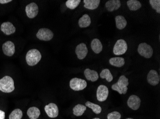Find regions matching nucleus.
I'll return each instance as SVG.
<instances>
[{"instance_id":"nucleus-1","label":"nucleus","mask_w":160,"mask_h":119,"mask_svg":"<svg viewBox=\"0 0 160 119\" xmlns=\"http://www.w3.org/2000/svg\"><path fill=\"white\" fill-rule=\"evenodd\" d=\"M129 85L128 79L125 76H120L117 83L112 85L111 88L118 92L120 94H125L127 93L128 86Z\"/></svg>"},{"instance_id":"nucleus-2","label":"nucleus","mask_w":160,"mask_h":119,"mask_svg":"<svg viewBox=\"0 0 160 119\" xmlns=\"http://www.w3.org/2000/svg\"><path fill=\"white\" fill-rule=\"evenodd\" d=\"M42 55L37 49H33L29 50L26 55V62L28 65L33 66L37 64L41 60Z\"/></svg>"},{"instance_id":"nucleus-3","label":"nucleus","mask_w":160,"mask_h":119,"mask_svg":"<svg viewBox=\"0 0 160 119\" xmlns=\"http://www.w3.org/2000/svg\"><path fill=\"white\" fill-rule=\"evenodd\" d=\"M14 81L12 78L5 76L0 79V91L4 93H10L14 91Z\"/></svg>"},{"instance_id":"nucleus-4","label":"nucleus","mask_w":160,"mask_h":119,"mask_svg":"<svg viewBox=\"0 0 160 119\" xmlns=\"http://www.w3.org/2000/svg\"><path fill=\"white\" fill-rule=\"evenodd\" d=\"M87 82L84 80L78 78H74L70 81V88L75 91L83 90L87 87Z\"/></svg>"},{"instance_id":"nucleus-5","label":"nucleus","mask_w":160,"mask_h":119,"mask_svg":"<svg viewBox=\"0 0 160 119\" xmlns=\"http://www.w3.org/2000/svg\"><path fill=\"white\" fill-rule=\"evenodd\" d=\"M138 51L141 56L147 59L151 58L153 55V49L150 45L146 43L140 44L138 48Z\"/></svg>"},{"instance_id":"nucleus-6","label":"nucleus","mask_w":160,"mask_h":119,"mask_svg":"<svg viewBox=\"0 0 160 119\" xmlns=\"http://www.w3.org/2000/svg\"><path fill=\"white\" fill-rule=\"evenodd\" d=\"M128 50L127 42L123 39L118 40L113 48V53L116 55H121L125 53Z\"/></svg>"},{"instance_id":"nucleus-7","label":"nucleus","mask_w":160,"mask_h":119,"mask_svg":"<svg viewBox=\"0 0 160 119\" xmlns=\"http://www.w3.org/2000/svg\"><path fill=\"white\" fill-rule=\"evenodd\" d=\"M54 34L48 28H41L36 34L39 40L44 41H49L53 37Z\"/></svg>"},{"instance_id":"nucleus-8","label":"nucleus","mask_w":160,"mask_h":119,"mask_svg":"<svg viewBox=\"0 0 160 119\" xmlns=\"http://www.w3.org/2000/svg\"><path fill=\"white\" fill-rule=\"evenodd\" d=\"M108 89L106 85H100L98 87L97 91V97L99 102H105L108 99Z\"/></svg>"},{"instance_id":"nucleus-9","label":"nucleus","mask_w":160,"mask_h":119,"mask_svg":"<svg viewBox=\"0 0 160 119\" xmlns=\"http://www.w3.org/2000/svg\"><path fill=\"white\" fill-rule=\"evenodd\" d=\"M45 111L48 117L55 118L59 115V108L54 103H50L45 106Z\"/></svg>"},{"instance_id":"nucleus-10","label":"nucleus","mask_w":160,"mask_h":119,"mask_svg":"<svg viewBox=\"0 0 160 119\" xmlns=\"http://www.w3.org/2000/svg\"><path fill=\"white\" fill-rule=\"evenodd\" d=\"M141 103V100L140 97L136 95L130 96L127 101L128 106L134 111H136L140 108Z\"/></svg>"},{"instance_id":"nucleus-11","label":"nucleus","mask_w":160,"mask_h":119,"mask_svg":"<svg viewBox=\"0 0 160 119\" xmlns=\"http://www.w3.org/2000/svg\"><path fill=\"white\" fill-rule=\"evenodd\" d=\"M26 12L29 18H34L38 13V7L35 2H31L26 6Z\"/></svg>"},{"instance_id":"nucleus-12","label":"nucleus","mask_w":160,"mask_h":119,"mask_svg":"<svg viewBox=\"0 0 160 119\" xmlns=\"http://www.w3.org/2000/svg\"><path fill=\"white\" fill-rule=\"evenodd\" d=\"M147 81L152 86H156L159 84L160 77L158 72L154 70L150 71L147 75Z\"/></svg>"},{"instance_id":"nucleus-13","label":"nucleus","mask_w":160,"mask_h":119,"mask_svg":"<svg viewBox=\"0 0 160 119\" xmlns=\"http://www.w3.org/2000/svg\"><path fill=\"white\" fill-rule=\"evenodd\" d=\"M2 51L6 56H12L16 52V48L14 43L11 41H7L2 44Z\"/></svg>"},{"instance_id":"nucleus-14","label":"nucleus","mask_w":160,"mask_h":119,"mask_svg":"<svg viewBox=\"0 0 160 119\" xmlns=\"http://www.w3.org/2000/svg\"><path fill=\"white\" fill-rule=\"evenodd\" d=\"M88 49L85 44L83 43L79 44L77 45L75 49V53L78 59L82 60L84 59L88 53Z\"/></svg>"},{"instance_id":"nucleus-15","label":"nucleus","mask_w":160,"mask_h":119,"mask_svg":"<svg viewBox=\"0 0 160 119\" xmlns=\"http://www.w3.org/2000/svg\"><path fill=\"white\" fill-rule=\"evenodd\" d=\"M1 30L7 35H10L14 34L16 31V28L10 22L7 21L2 24Z\"/></svg>"},{"instance_id":"nucleus-16","label":"nucleus","mask_w":160,"mask_h":119,"mask_svg":"<svg viewBox=\"0 0 160 119\" xmlns=\"http://www.w3.org/2000/svg\"><path fill=\"white\" fill-rule=\"evenodd\" d=\"M84 74L86 79L92 82L96 81L98 79V73L96 71L92 70L88 68L84 70Z\"/></svg>"},{"instance_id":"nucleus-17","label":"nucleus","mask_w":160,"mask_h":119,"mask_svg":"<svg viewBox=\"0 0 160 119\" xmlns=\"http://www.w3.org/2000/svg\"><path fill=\"white\" fill-rule=\"evenodd\" d=\"M121 6V2L119 0H110L107 2L106 7L108 11H114L118 10Z\"/></svg>"},{"instance_id":"nucleus-18","label":"nucleus","mask_w":160,"mask_h":119,"mask_svg":"<svg viewBox=\"0 0 160 119\" xmlns=\"http://www.w3.org/2000/svg\"><path fill=\"white\" fill-rule=\"evenodd\" d=\"M84 7L87 9L93 10L98 8L99 5L100 0H84Z\"/></svg>"},{"instance_id":"nucleus-19","label":"nucleus","mask_w":160,"mask_h":119,"mask_svg":"<svg viewBox=\"0 0 160 119\" xmlns=\"http://www.w3.org/2000/svg\"><path fill=\"white\" fill-rule=\"evenodd\" d=\"M91 48L94 53L98 54L103 49V45L99 39H94L91 42Z\"/></svg>"},{"instance_id":"nucleus-20","label":"nucleus","mask_w":160,"mask_h":119,"mask_svg":"<svg viewBox=\"0 0 160 119\" xmlns=\"http://www.w3.org/2000/svg\"><path fill=\"white\" fill-rule=\"evenodd\" d=\"M27 114L30 119H37L40 116V111L37 107H30L27 111Z\"/></svg>"},{"instance_id":"nucleus-21","label":"nucleus","mask_w":160,"mask_h":119,"mask_svg":"<svg viewBox=\"0 0 160 119\" xmlns=\"http://www.w3.org/2000/svg\"><path fill=\"white\" fill-rule=\"evenodd\" d=\"M91 23V20L89 16L85 14L79 20V25L80 27L86 28L89 26Z\"/></svg>"},{"instance_id":"nucleus-22","label":"nucleus","mask_w":160,"mask_h":119,"mask_svg":"<svg viewBox=\"0 0 160 119\" xmlns=\"http://www.w3.org/2000/svg\"><path fill=\"white\" fill-rule=\"evenodd\" d=\"M109 62L111 65L117 67H121L125 63L124 59L122 57L111 58L109 61Z\"/></svg>"},{"instance_id":"nucleus-23","label":"nucleus","mask_w":160,"mask_h":119,"mask_svg":"<svg viewBox=\"0 0 160 119\" xmlns=\"http://www.w3.org/2000/svg\"><path fill=\"white\" fill-rule=\"evenodd\" d=\"M116 26L118 29L123 30L126 27L127 25V21L123 16H117L115 18Z\"/></svg>"},{"instance_id":"nucleus-24","label":"nucleus","mask_w":160,"mask_h":119,"mask_svg":"<svg viewBox=\"0 0 160 119\" xmlns=\"http://www.w3.org/2000/svg\"><path fill=\"white\" fill-rule=\"evenodd\" d=\"M127 5L130 11H135L140 9L142 7V4L140 2L137 0H129L127 1Z\"/></svg>"},{"instance_id":"nucleus-25","label":"nucleus","mask_w":160,"mask_h":119,"mask_svg":"<svg viewBox=\"0 0 160 119\" xmlns=\"http://www.w3.org/2000/svg\"><path fill=\"white\" fill-rule=\"evenodd\" d=\"M86 109L87 108H86V106H84V105L81 104H78L75 105L74 108H73V110H72L73 114L77 117L82 116L85 112Z\"/></svg>"},{"instance_id":"nucleus-26","label":"nucleus","mask_w":160,"mask_h":119,"mask_svg":"<svg viewBox=\"0 0 160 119\" xmlns=\"http://www.w3.org/2000/svg\"><path fill=\"white\" fill-rule=\"evenodd\" d=\"M85 106L86 107H88L92 110V112L94 113L97 114H99L101 113L102 112V108L99 105L97 104L93 103L91 102L87 101L85 103Z\"/></svg>"},{"instance_id":"nucleus-27","label":"nucleus","mask_w":160,"mask_h":119,"mask_svg":"<svg viewBox=\"0 0 160 119\" xmlns=\"http://www.w3.org/2000/svg\"><path fill=\"white\" fill-rule=\"evenodd\" d=\"M100 77L102 79H106L108 82H111L113 80V76L110 70L108 69H105L102 71L100 73Z\"/></svg>"},{"instance_id":"nucleus-28","label":"nucleus","mask_w":160,"mask_h":119,"mask_svg":"<svg viewBox=\"0 0 160 119\" xmlns=\"http://www.w3.org/2000/svg\"><path fill=\"white\" fill-rule=\"evenodd\" d=\"M23 117V112L20 109H16L12 112L9 116V119H21Z\"/></svg>"},{"instance_id":"nucleus-29","label":"nucleus","mask_w":160,"mask_h":119,"mask_svg":"<svg viewBox=\"0 0 160 119\" xmlns=\"http://www.w3.org/2000/svg\"><path fill=\"white\" fill-rule=\"evenodd\" d=\"M81 2V0H68L66 2V5L68 8L71 10L75 9Z\"/></svg>"},{"instance_id":"nucleus-30","label":"nucleus","mask_w":160,"mask_h":119,"mask_svg":"<svg viewBox=\"0 0 160 119\" xmlns=\"http://www.w3.org/2000/svg\"><path fill=\"white\" fill-rule=\"evenodd\" d=\"M150 4L152 8L156 11L157 13H160V0H150Z\"/></svg>"},{"instance_id":"nucleus-31","label":"nucleus","mask_w":160,"mask_h":119,"mask_svg":"<svg viewBox=\"0 0 160 119\" xmlns=\"http://www.w3.org/2000/svg\"><path fill=\"white\" fill-rule=\"evenodd\" d=\"M121 114L117 111L112 112L107 115V119H121Z\"/></svg>"},{"instance_id":"nucleus-32","label":"nucleus","mask_w":160,"mask_h":119,"mask_svg":"<svg viewBox=\"0 0 160 119\" xmlns=\"http://www.w3.org/2000/svg\"><path fill=\"white\" fill-rule=\"evenodd\" d=\"M5 117V112L0 110V119H4Z\"/></svg>"},{"instance_id":"nucleus-33","label":"nucleus","mask_w":160,"mask_h":119,"mask_svg":"<svg viewBox=\"0 0 160 119\" xmlns=\"http://www.w3.org/2000/svg\"><path fill=\"white\" fill-rule=\"evenodd\" d=\"M11 2H12V0H0V3L5 4V3H9Z\"/></svg>"},{"instance_id":"nucleus-34","label":"nucleus","mask_w":160,"mask_h":119,"mask_svg":"<svg viewBox=\"0 0 160 119\" xmlns=\"http://www.w3.org/2000/svg\"><path fill=\"white\" fill-rule=\"evenodd\" d=\"M100 119L99 118H98V117H96V118H93V119Z\"/></svg>"},{"instance_id":"nucleus-35","label":"nucleus","mask_w":160,"mask_h":119,"mask_svg":"<svg viewBox=\"0 0 160 119\" xmlns=\"http://www.w3.org/2000/svg\"><path fill=\"white\" fill-rule=\"evenodd\" d=\"M126 119H133V118H128Z\"/></svg>"}]
</instances>
